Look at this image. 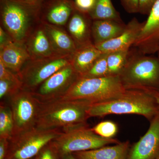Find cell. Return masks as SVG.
Returning a JSON list of instances; mask_svg holds the SVG:
<instances>
[{
	"label": "cell",
	"mask_w": 159,
	"mask_h": 159,
	"mask_svg": "<svg viewBox=\"0 0 159 159\" xmlns=\"http://www.w3.org/2000/svg\"><path fill=\"white\" fill-rule=\"evenodd\" d=\"M31 59L24 44L12 42L0 49V61L12 72L18 74L27 61Z\"/></svg>",
	"instance_id": "obj_17"
},
{
	"label": "cell",
	"mask_w": 159,
	"mask_h": 159,
	"mask_svg": "<svg viewBox=\"0 0 159 159\" xmlns=\"http://www.w3.org/2000/svg\"><path fill=\"white\" fill-rule=\"evenodd\" d=\"M93 43L77 48L72 57V65L81 77L102 54Z\"/></svg>",
	"instance_id": "obj_21"
},
{
	"label": "cell",
	"mask_w": 159,
	"mask_h": 159,
	"mask_svg": "<svg viewBox=\"0 0 159 159\" xmlns=\"http://www.w3.org/2000/svg\"><path fill=\"white\" fill-rule=\"evenodd\" d=\"M145 134L130 148L126 159H157L159 155V113Z\"/></svg>",
	"instance_id": "obj_12"
},
{
	"label": "cell",
	"mask_w": 159,
	"mask_h": 159,
	"mask_svg": "<svg viewBox=\"0 0 159 159\" xmlns=\"http://www.w3.org/2000/svg\"><path fill=\"white\" fill-rule=\"evenodd\" d=\"M37 159V157H36V158H35V159Z\"/></svg>",
	"instance_id": "obj_40"
},
{
	"label": "cell",
	"mask_w": 159,
	"mask_h": 159,
	"mask_svg": "<svg viewBox=\"0 0 159 159\" xmlns=\"http://www.w3.org/2000/svg\"><path fill=\"white\" fill-rule=\"evenodd\" d=\"M129 50L114 51L107 53V63L108 75H119L127 62Z\"/></svg>",
	"instance_id": "obj_24"
},
{
	"label": "cell",
	"mask_w": 159,
	"mask_h": 159,
	"mask_svg": "<svg viewBox=\"0 0 159 159\" xmlns=\"http://www.w3.org/2000/svg\"><path fill=\"white\" fill-rule=\"evenodd\" d=\"M37 159H58L49 144L43 148L37 156Z\"/></svg>",
	"instance_id": "obj_32"
},
{
	"label": "cell",
	"mask_w": 159,
	"mask_h": 159,
	"mask_svg": "<svg viewBox=\"0 0 159 159\" xmlns=\"http://www.w3.org/2000/svg\"><path fill=\"white\" fill-rule=\"evenodd\" d=\"M119 76L128 89L159 91V57L129 55Z\"/></svg>",
	"instance_id": "obj_6"
},
{
	"label": "cell",
	"mask_w": 159,
	"mask_h": 159,
	"mask_svg": "<svg viewBox=\"0 0 159 159\" xmlns=\"http://www.w3.org/2000/svg\"><path fill=\"white\" fill-rule=\"evenodd\" d=\"M157 159H159V155L157 157Z\"/></svg>",
	"instance_id": "obj_39"
},
{
	"label": "cell",
	"mask_w": 159,
	"mask_h": 159,
	"mask_svg": "<svg viewBox=\"0 0 159 159\" xmlns=\"http://www.w3.org/2000/svg\"><path fill=\"white\" fill-rule=\"evenodd\" d=\"M90 105L83 101L60 99L41 102L36 127L63 130L85 124Z\"/></svg>",
	"instance_id": "obj_3"
},
{
	"label": "cell",
	"mask_w": 159,
	"mask_h": 159,
	"mask_svg": "<svg viewBox=\"0 0 159 159\" xmlns=\"http://www.w3.org/2000/svg\"><path fill=\"white\" fill-rule=\"evenodd\" d=\"M22 1H27V2H34L33 0H22Z\"/></svg>",
	"instance_id": "obj_37"
},
{
	"label": "cell",
	"mask_w": 159,
	"mask_h": 159,
	"mask_svg": "<svg viewBox=\"0 0 159 159\" xmlns=\"http://www.w3.org/2000/svg\"><path fill=\"white\" fill-rule=\"evenodd\" d=\"M158 54H159V57H159V51L158 52Z\"/></svg>",
	"instance_id": "obj_41"
},
{
	"label": "cell",
	"mask_w": 159,
	"mask_h": 159,
	"mask_svg": "<svg viewBox=\"0 0 159 159\" xmlns=\"http://www.w3.org/2000/svg\"><path fill=\"white\" fill-rule=\"evenodd\" d=\"M96 2V0H74L76 9L89 15L93 9Z\"/></svg>",
	"instance_id": "obj_28"
},
{
	"label": "cell",
	"mask_w": 159,
	"mask_h": 159,
	"mask_svg": "<svg viewBox=\"0 0 159 159\" xmlns=\"http://www.w3.org/2000/svg\"><path fill=\"white\" fill-rule=\"evenodd\" d=\"M72 57L66 55L30 59L18 74L22 84V89L33 92L54 73L71 63Z\"/></svg>",
	"instance_id": "obj_9"
},
{
	"label": "cell",
	"mask_w": 159,
	"mask_h": 159,
	"mask_svg": "<svg viewBox=\"0 0 159 159\" xmlns=\"http://www.w3.org/2000/svg\"><path fill=\"white\" fill-rule=\"evenodd\" d=\"M75 9L74 0H43L41 21L61 27L68 22Z\"/></svg>",
	"instance_id": "obj_13"
},
{
	"label": "cell",
	"mask_w": 159,
	"mask_h": 159,
	"mask_svg": "<svg viewBox=\"0 0 159 159\" xmlns=\"http://www.w3.org/2000/svg\"><path fill=\"white\" fill-rule=\"evenodd\" d=\"M120 143L116 139H106L97 134L86 124L63 129L49 143L57 157L78 152L96 149Z\"/></svg>",
	"instance_id": "obj_5"
},
{
	"label": "cell",
	"mask_w": 159,
	"mask_h": 159,
	"mask_svg": "<svg viewBox=\"0 0 159 159\" xmlns=\"http://www.w3.org/2000/svg\"><path fill=\"white\" fill-rule=\"evenodd\" d=\"M42 1H43V0H42Z\"/></svg>",
	"instance_id": "obj_42"
},
{
	"label": "cell",
	"mask_w": 159,
	"mask_h": 159,
	"mask_svg": "<svg viewBox=\"0 0 159 159\" xmlns=\"http://www.w3.org/2000/svg\"><path fill=\"white\" fill-rule=\"evenodd\" d=\"M93 20L89 14L75 9L68 22V31L77 48L93 43L92 27Z\"/></svg>",
	"instance_id": "obj_16"
},
{
	"label": "cell",
	"mask_w": 159,
	"mask_h": 159,
	"mask_svg": "<svg viewBox=\"0 0 159 159\" xmlns=\"http://www.w3.org/2000/svg\"><path fill=\"white\" fill-rule=\"evenodd\" d=\"M126 90L119 75L97 78L80 77L59 99L92 104L118 97Z\"/></svg>",
	"instance_id": "obj_4"
},
{
	"label": "cell",
	"mask_w": 159,
	"mask_h": 159,
	"mask_svg": "<svg viewBox=\"0 0 159 159\" xmlns=\"http://www.w3.org/2000/svg\"><path fill=\"white\" fill-rule=\"evenodd\" d=\"M14 122L8 103L1 102L0 106V139L9 140L12 137Z\"/></svg>",
	"instance_id": "obj_23"
},
{
	"label": "cell",
	"mask_w": 159,
	"mask_h": 159,
	"mask_svg": "<svg viewBox=\"0 0 159 159\" xmlns=\"http://www.w3.org/2000/svg\"><path fill=\"white\" fill-rule=\"evenodd\" d=\"M92 129L95 133L106 139H112L118 131L116 124L110 121L100 122Z\"/></svg>",
	"instance_id": "obj_26"
},
{
	"label": "cell",
	"mask_w": 159,
	"mask_h": 159,
	"mask_svg": "<svg viewBox=\"0 0 159 159\" xmlns=\"http://www.w3.org/2000/svg\"><path fill=\"white\" fill-rule=\"evenodd\" d=\"M55 51L61 55L73 56L77 48L68 32L59 26L41 21Z\"/></svg>",
	"instance_id": "obj_18"
},
{
	"label": "cell",
	"mask_w": 159,
	"mask_h": 159,
	"mask_svg": "<svg viewBox=\"0 0 159 159\" xmlns=\"http://www.w3.org/2000/svg\"><path fill=\"white\" fill-rule=\"evenodd\" d=\"M41 2L22 0H0L1 22L14 42L25 44L41 22Z\"/></svg>",
	"instance_id": "obj_2"
},
{
	"label": "cell",
	"mask_w": 159,
	"mask_h": 159,
	"mask_svg": "<svg viewBox=\"0 0 159 159\" xmlns=\"http://www.w3.org/2000/svg\"><path fill=\"white\" fill-rule=\"evenodd\" d=\"M62 129L35 127L13 136L9 140L5 159H34L44 147L62 132Z\"/></svg>",
	"instance_id": "obj_7"
},
{
	"label": "cell",
	"mask_w": 159,
	"mask_h": 159,
	"mask_svg": "<svg viewBox=\"0 0 159 159\" xmlns=\"http://www.w3.org/2000/svg\"><path fill=\"white\" fill-rule=\"evenodd\" d=\"M129 149V142H125L72 154L77 159H126Z\"/></svg>",
	"instance_id": "obj_20"
},
{
	"label": "cell",
	"mask_w": 159,
	"mask_h": 159,
	"mask_svg": "<svg viewBox=\"0 0 159 159\" xmlns=\"http://www.w3.org/2000/svg\"><path fill=\"white\" fill-rule=\"evenodd\" d=\"M58 159H77L72 154H68L58 158Z\"/></svg>",
	"instance_id": "obj_36"
},
{
	"label": "cell",
	"mask_w": 159,
	"mask_h": 159,
	"mask_svg": "<svg viewBox=\"0 0 159 159\" xmlns=\"http://www.w3.org/2000/svg\"><path fill=\"white\" fill-rule=\"evenodd\" d=\"M89 16L93 20H111L123 22L111 0H96L95 7Z\"/></svg>",
	"instance_id": "obj_22"
},
{
	"label": "cell",
	"mask_w": 159,
	"mask_h": 159,
	"mask_svg": "<svg viewBox=\"0 0 159 159\" xmlns=\"http://www.w3.org/2000/svg\"><path fill=\"white\" fill-rule=\"evenodd\" d=\"M145 90L148 91L153 96L155 99L157 104L159 107V91L153 89H147Z\"/></svg>",
	"instance_id": "obj_35"
},
{
	"label": "cell",
	"mask_w": 159,
	"mask_h": 159,
	"mask_svg": "<svg viewBox=\"0 0 159 159\" xmlns=\"http://www.w3.org/2000/svg\"><path fill=\"white\" fill-rule=\"evenodd\" d=\"M134 46L140 54L150 55L159 51V0L152 6Z\"/></svg>",
	"instance_id": "obj_11"
},
{
	"label": "cell",
	"mask_w": 159,
	"mask_h": 159,
	"mask_svg": "<svg viewBox=\"0 0 159 159\" xmlns=\"http://www.w3.org/2000/svg\"><path fill=\"white\" fill-rule=\"evenodd\" d=\"M25 45L31 60L66 56L55 51L41 21L31 32Z\"/></svg>",
	"instance_id": "obj_15"
},
{
	"label": "cell",
	"mask_w": 159,
	"mask_h": 159,
	"mask_svg": "<svg viewBox=\"0 0 159 159\" xmlns=\"http://www.w3.org/2000/svg\"><path fill=\"white\" fill-rule=\"evenodd\" d=\"M0 80H6L22 84L18 74L6 67L1 61H0Z\"/></svg>",
	"instance_id": "obj_29"
},
{
	"label": "cell",
	"mask_w": 159,
	"mask_h": 159,
	"mask_svg": "<svg viewBox=\"0 0 159 159\" xmlns=\"http://www.w3.org/2000/svg\"><path fill=\"white\" fill-rule=\"evenodd\" d=\"M107 55V53H102L88 71L80 77L97 78L109 76Z\"/></svg>",
	"instance_id": "obj_25"
},
{
	"label": "cell",
	"mask_w": 159,
	"mask_h": 159,
	"mask_svg": "<svg viewBox=\"0 0 159 159\" xmlns=\"http://www.w3.org/2000/svg\"><path fill=\"white\" fill-rule=\"evenodd\" d=\"M9 140L0 139V159H5L8 151Z\"/></svg>",
	"instance_id": "obj_34"
},
{
	"label": "cell",
	"mask_w": 159,
	"mask_h": 159,
	"mask_svg": "<svg viewBox=\"0 0 159 159\" xmlns=\"http://www.w3.org/2000/svg\"><path fill=\"white\" fill-rule=\"evenodd\" d=\"M14 41L11 36L4 29L0 28V49Z\"/></svg>",
	"instance_id": "obj_33"
},
{
	"label": "cell",
	"mask_w": 159,
	"mask_h": 159,
	"mask_svg": "<svg viewBox=\"0 0 159 159\" xmlns=\"http://www.w3.org/2000/svg\"><path fill=\"white\" fill-rule=\"evenodd\" d=\"M125 11L130 14L139 13V0H120Z\"/></svg>",
	"instance_id": "obj_30"
},
{
	"label": "cell",
	"mask_w": 159,
	"mask_h": 159,
	"mask_svg": "<svg viewBox=\"0 0 159 159\" xmlns=\"http://www.w3.org/2000/svg\"><path fill=\"white\" fill-rule=\"evenodd\" d=\"M159 113V106L149 92L128 89L118 97L91 104L88 110L89 118L111 114H136L151 120Z\"/></svg>",
	"instance_id": "obj_1"
},
{
	"label": "cell",
	"mask_w": 159,
	"mask_h": 159,
	"mask_svg": "<svg viewBox=\"0 0 159 159\" xmlns=\"http://www.w3.org/2000/svg\"><path fill=\"white\" fill-rule=\"evenodd\" d=\"M21 89H22V85L19 83L6 80H0L1 100L9 99Z\"/></svg>",
	"instance_id": "obj_27"
},
{
	"label": "cell",
	"mask_w": 159,
	"mask_h": 159,
	"mask_svg": "<svg viewBox=\"0 0 159 159\" xmlns=\"http://www.w3.org/2000/svg\"><path fill=\"white\" fill-rule=\"evenodd\" d=\"M125 26L123 22L114 20H93L92 27L93 43L98 44L114 39L122 34Z\"/></svg>",
	"instance_id": "obj_19"
},
{
	"label": "cell",
	"mask_w": 159,
	"mask_h": 159,
	"mask_svg": "<svg viewBox=\"0 0 159 159\" xmlns=\"http://www.w3.org/2000/svg\"><path fill=\"white\" fill-rule=\"evenodd\" d=\"M157 0H139V13L148 15L152 6Z\"/></svg>",
	"instance_id": "obj_31"
},
{
	"label": "cell",
	"mask_w": 159,
	"mask_h": 159,
	"mask_svg": "<svg viewBox=\"0 0 159 159\" xmlns=\"http://www.w3.org/2000/svg\"><path fill=\"white\" fill-rule=\"evenodd\" d=\"M145 22H140L136 18H134L126 24L124 31L118 37L94 45L103 53L129 50L138 39Z\"/></svg>",
	"instance_id": "obj_14"
},
{
	"label": "cell",
	"mask_w": 159,
	"mask_h": 159,
	"mask_svg": "<svg viewBox=\"0 0 159 159\" xmlns=\"http://www.w3.org/2000/svg\"><path fill=\"white\" fill-rule=\"evenodd\" d=\"M8 100L14 122L12 137L36 127L41 102L32 92L21 89Z\"/></svg>",
	"instance_id": "obj_8"
},
{
	"label": "cell",
	"mask_w": 159,
	"mask_h": 159,
	"mask_svg": "<svg viewBox=\"0 0 159 159\" xmlns=\"http://www.w3.org/2000/svg\"><path fill=\"white\" fill-rule=\"evenodd\" d=\"M80 77L70 63L54 73L32 93L42 102L58 99L69 90Z\"/></svg>",
	"instance_id": "obj_10"
},
{
	"label": "cell",
	"mask_w": 159,
	"mask_h": 159,
	"mask_svg": "<svg viewBox=\"0 0 159 159\" xmlns=\"http://www.w3.org/2000/svg\"><path fill=\"white\" fill-rule=\"evenodd\" d=\"M34 2H41L42 0H33Z\"/></svg>",
	"instance_id": "obj_38"
}]
</instances>
